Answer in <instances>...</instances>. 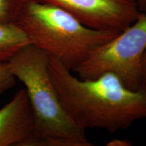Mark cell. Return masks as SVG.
Returning <instances> with one entry per match:
<instances>
[{
    "label": "cell",
    "mask_w": 146,
    "mask_h": 146,
    "mask_svg": "<svg viewBox=\"0 0 146 146\" xmlns=\"http://www.w3.org/2000/svg\"><path fill=\"white\" fill-rule=\"evenodd\" d=\"M48 69L65 110L83 130L114 132L146 118V86L131 90L112 72L81 79L49 55Z\"/></svg>",
    "instance_id": "cell-1"
},
{
    "label": "cell",
    "mask_w": 146,
    "mask_h": 146,
    "mask_svg": "<svg viewBox=\"0 0 146 146\" xmlns=\"http://www.w3.org/2000/svg\"><path fill=\"white\" fill-rule=\"evenodd\" d=\"M30 44L25 33L14 24H0V62H7L23 47Z\"/></svg>",
    "instance_id": "cell-7"
},
{
    "label": "cell",
    "mask_w": 146,
    "mask_h": 146,
    "mask_svg": "<svg viewBox=\"0 0 146 146\" xmlns=\"http://www.w3.org/2000/svg\"><path fill=\"white\" fill-rule=\"evenodd\" d=\"M137 5L141 12L146 13V0H129Z\"/></svg>",
    "instance_id": "cell-11"
},
{
    "label": "cell",
    "mask_w": 146,
    "mask_h": 146,
    "mask_svg": "<svg viewBox=\"0 0 146 146\" xmlns=\"http://www.w3.org/2000/svg\"><path fill=\"white\" fill-rule=\"evenodd\" d=\"M24 1V0H23ZM63 9L90 28L122 31L137 18L140 11L129 0H29Z\"/></svg>",
    "instance_id": "cell-5"
},
{
    "label": "cell",
    "mask_w": 146,
    "mask_h": 146,
    "mask_svg": "<svg viewBox=\"0 0 146 146\" xmlns=\"http://www.w3.org/2000/svg\"><path fill=\"white\" fill-rule=\"evenodd\" d=\"M16 84V77L10 71L8 62H0V96L12 88Z\"/></svg>",
    "instance_id": "cell-9"
},
{
    "label": "cell",
    "mask_w": 146,
    "mask_h": 146,
    "mask_svg": "<svg viewBox=\"0 0 146 146\" xmlns=\"http://www.w3.org/2000/svg\"><path fill=\"white\" fill-rule=\"evenodd\" d=\"M108 146H131L132 143L125 139H114L106 144Z\"/></svg>",
    "instance_id": "cell-10"
},
{
    "label": "cell",
    "mask_w": 146,
    "mask_h": 146,
    "mask_svg": "<svg viewBox=\"0 0 146 146\" xmlns=\"http://www.w3.org/2000/svg\"><path fill=\"white\" fill-rule=\"evenodd\" d=\"M141 71H142V80L143 85L146 86V50L144 53L141 62Z\"/></svg>",
    "instance_id": "cell-12"
},
{
    "label": "cell",
    "mask_w": 146,
    "mask_h": 146,
    "mask_svg": "<svg viewBox=\"0 0 146 146\" xmlns=\"http://www.w3.org/2000/svg\"><path fill=\"white\" fill-rule=\"evenodd\" d=\"M8 62L13 75L26 87L33 115V133L22 146L93 145L62 106L49 72L46 53L29 44Z\"/></svg>",
    "instance_id": "cell-2"
},
{
    "label": "cell",
    "mask_w": 146,
    "mask_h": 146,
    "mask_svg": "<svg viewBox=\"0 0 146 146\" xmlns=\"http://www.w3.org/2000/svg\"><path fill=\"white\" fill-rule=\"evenodd\" d=\"M12 24L25 33L30 44L71 71L121 32L90 28L56 5L29 0L23 1Z\"/></svg>",
    "instance_id": "cell-3"
},
{
    "label": "cell",
    "mask_w": 146,
    "mask_h": 146,
    "mask_svg": "<svg viewBox=\"0 0 146 146\" xmlns=\"http://www.w3.org/2000/svg\"><path fill=\"white\" fill-rule=\"evenodd\" d=\"M33 115L25 89L14 94L0 109V146H21L32 135Z\"/></svg>",
    "instance_id": "cell-6"
},
{
    "label": "cell",
    "mask_w": 146,
    "mask_h": 146,
    "mask_svg": "<svg viewBox=\"0 0 146 146\" xmlns=\"http://www.w3.org/2000/svg\"><path fill=\"white\" fill-rule=\"evenodd\" d=\"M146 50V13L113 39L96 49L74 69L78 77L91 79L112 72L131 90L143 87L141 62Z\"/></svg>",
    "instance_id": "cell-4"
},
{
    "label": "cell",
    "mask_w": 146,
    "mask_h": 146,
    "mask_svg": "<svg viewBox=\"0 0 146 146\" xmlns=\"http://www.w3.org/2000/svg\"><path fill=\"white\" fill-rule=\"evenodd\" d=\"M23 0H0V24H12Z\"/></svg>",
    "instance_id": "cell-8"
}]
</instances>
